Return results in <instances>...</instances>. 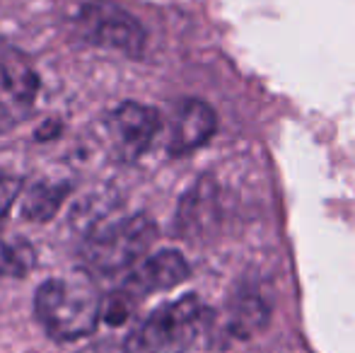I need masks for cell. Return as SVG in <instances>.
<instances>
[{
    "label": "cell",
    "mask_w": 355,
    "mask_h": 353,
    "mask_svg": "<svg viewBox=\"0 0 355 353\" xmlns=\"http://www.w3.org/2000/svg\"><path fill=\"white\" fill-rule=\"evenodd\" d=\"M104 298L89 276L49 278L37 288L34 315L51 339L75 341L94 334L102 322Z\"/></svg>",
    "instance_id": "obj_1"
},
{
    "label": "cell",
    "mask_w": 355,
    "mask_h": 353,
    "mask_svg": "<svg viewBox=\"0 0 355 353\" xmlns=\"http://www.w3.org/2000/svg\"><path fill=\"white\" fill-rule=\"evenodd\" d=\"M211 322V310L198 295L164 302L138 322L126 336L128 353H187Z\"/></svg>",
    "instance_id": "obj_2"
},
{
    "label": "cell",
    "mask_w": 355,
    "mask_h": 353,
    "mask_svg": "<svg viewBox=\"0 0 355 353\" xmlns=\"http://www.w3.org/2000/svg\"><path fill=\"white\" fill-rule=\"evenodd\" d=\"M157 240V225L148 213L99 225L80 247L83 266L92 276H119L131 271Z\"/></svg>",
    "instance_id": "obj_3"
},
{
    "label": "cell",
    "mask_w": 355,
    "mask_h": 353,
    "mask_svg": "<svg viewBox=\"0 0 355 353\" xmlns=\"http://www.w3.org/2000/svg\"><path fill=\"white\" fill-rule=\"evenodd\" d=\"M78 34L92 46L114 49L128 58H141L145 51L143 24L112 0H89L75 17Z\"/></svg>",
    "instance_id": "obj_4"
},
{
    "label": "cell",
    "mask_w": 355,
    "mask_h": 353,
    "mask_svg": "<svg viewBox=\"0 0 355 353\" xmlns=\"http://www.w3.org/2000/svg\"><path fill=\"white\" fill-rule=\"evenodd\" d=\"M39 78L17 53L0 56V131L17 126L34 109Z\"/></svg>",
    "instance_id": "obj_5"
},
{
    "label": "cell",
    "mask_w": 355,
    "mask_h": 353,
    "mask_svg": "<svg viewBox=\"0 0 355 353\" xmlns=\"http://www.w3.org/2000/svg\"><path fill=\"white\" fill-rule=\"evenodd\" d=\"M191 273V266L177 250H159L155 255L145 257L128 271L126 281L119 286V291L126 293L133 302H141L143 298L153 293H162L169 288L184 283Z\"/></svg>",
    "instance_id": "obj_6"
},
{
    "label": "cell",
    "mask_w": 355,
    "mask_h": 353,
    "mask_svg": "<svg viewBox=\"0 0 355 353\" xmlns=\"http://www.w3.org/2000/svg\"><path fill=\"white\" fill-rule=\"evenodd\" d=\"M116 148L126 160H138L153 148L159 128H162V117L155 107L141 102H123L112 112V123Z\"/></svg>",
    "instance_id": "obj_7"
},
{
    "label": "cell",
    "mask_w": 355,
    "mask_h": 353,
    "mask_svg": "<svg viewBox=\"0 0 355 353\" xmlns=\"http://www.w3.org/2000/svg\"><path fill=\"white\" fill-rule=\"evenodd\" d=\"M218 128V117L201 99H184L177 107L172 119V133H169V155L182 157L198 150L213 138Z\"/></svg>",
    "instance_id": "obj_8"
},
{
    "label": "cell",
    "mask_w": 355,
    "mask_h": 353,
    "mask_svg": "<svg viewBox=\"0 0 355 353\" xmlns=\"http://www.w3.org/2000/svg\"><path fill=\"white\" fill-rule=\"evenodd\" d=\"M73 184L71 182H53V179H42V182H34L32 187L24 191L22 196V213L24 221L29 223H49L53 221L61 206L66 203V198L71 196Z\"/></svg>",
    "instance_id": "obj_9"
},
{
    "label": "cell",
    "mask_w": 355,
    "mask_h": 353,
    "mask_svg": "<svg viewBox=\"0 0 355 353\" xmlns=\"http://www.w3.org/2000/svg\"><path fill=\"white\" fill-rule=\"evenodd\" d=\"M37 266V250L24 237L0 235V278H24Z\"/></svg>",
    "instance_id": "obj_10"
},
{
    "label": "cell",
    "mask_w": 355,
    "mask_h": 353,
    "mask_svg": "<svg viewBox=\"0 0 355 353\" xmlns=\"http://www.w3.org/2000/svg\"><path fill=\"white\" fill-rule=\"evenodd\" d=\"M268 320V310L259 298H242L234 305L232 317H230V329L237 336H249L259 332Z\"/></svg>",
    "instance_id": "obj_11"
},
{
    "label": "cell",
    "mask_w": 355,
    "mask_h": 353,
    "mask_svg": "<svg viewBox=\"0 0 355 353\" xmlns=\"http://www.w3.org/2000/svg\"><path fill=\"white\" fill-rule=\"evenodd\" d=\"M22 196V179L12 175H0V223L12 211L15 201Z\"/></svg>",
    "instance_id": "obj_12"
},
{
    "label": "cell",
    "mask_w": 355,
    "mask_h": 353,
    "mask_svg": "<svg viewBox=\"0 0 355 353\" xmlns=\"http://www.w3.org/2000/svg\"><path fill=\"white\" fill-rule=\"evenodd\" d=\"M78 353H128L126 344H116V341H94V344L85 346Z\"/></svg>",
    "instance_id": "obj_13"
},
{
    "label": "cell",
    "mask_w": 355,
    "mask_h": 353,
    "mask_svg": "<svg viewBox=\"0 0 355 353\" xmlns=\"http://www.w3.org/2000/svg\"><path fill=\"white\" fill-rule=\"evenodd\" d=\"M58 133H61V121H46L37 131V138L39 141H51V138L58 136Z\"/></svg>",
    "instance_id": "obj_14"
}]
</instances>
